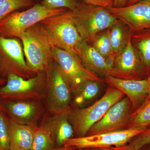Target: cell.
Wrapping results in <instances>:
<instances>
[{"label":"cell","mask_w":150,"mask_h":150,"mask_svg":"<svg viewBox=\"0 0 150 150\" xmlns=\"http://www.w3.org/2000/svg\"><path fill=\"white\" fill-rule=\"evenodd\" d=\"M77 0H43L41 4L50 10L66 8L72 11L77 5Z\"/></svg>","instance_id":"cell-27"},{"label":"cell","mask_w":150,"mask_h":150,"mask_svg":"<svg viewBox=\"0 0 150 150\" xmlns=\"http://www.w3.org/2000/svg\"><path fill=\"white\" fill-rule=\"evenodd\" d=\"M132 104L126 96L116 103L99 121L92 126L87 136L124 129L131 113Z\"/></svg>","instance_id":"cell-11"},{"label":"cell","mask_w":150,"mask_h":150,"mask_svg":"<svg viewBox=\"0 0 150 150\" xmlns=\"http://www.w3.org/2000/svg\"><path fill=\"white\" fill-rule=\"evenodd\" d=\"M23 46L25 62L35 74L46 71L53 60L52 45L40 23L30 28L19 38Z\"/></svg>","instance_id":"cell-1"},{"label":"cell","mask_w":150,"mask_h":150,"mask_svg":"<svg viewBox=\"0 0 150 150\" xmlns=\"http://www.w3.org/2000/svg\"><path fill=\"white\" fill-rule=\"evenodd\" d=\"M110 76L123 79H145L142 61L132 45L131 37L126 48L115 60Z\"/></svg>","instance_id":"cell-13"},{"label":"cell","mask_w":150,"mask_h":150,"mask_svg":"<svg viewBox=\"0 0 150 150\" xmlns=\"http://www.w3.org/2000/svg\"><path fill=\"white\" fill-rule=\"evenodd\" d=\"M128 0H113V7H122L126 5Z\"/></svg>","instance_id":"cell-31"},{"label":"cell","mask_w":150,"mask_h":150,"mask_svg":"<svg viewBox=\"0 0 150 150\" xmlns=\"http://www.w3.org/2000/svg\"><path fill=\"white\" fill-rule=\"evenodd\" d=\"M6 81V79L4 78H1L0 77V85L2 84L3 83H4Z\"/></svg>","instance_id":"cell-38"},{"label":"cell","mask_w":150,"mask_h":150,"mask_svg":"<svg viewBox=\"0 0 150 150\" xmlns=\"http://www.w3.org/2000/svg\"><path fill=\"white\" fill-rule=\"evenodd\" d=\"M104 58L106 70L108 73V76H110V73L115 64L116 57L115 54L111 52Z\"/></svg>","instance_id":"cell-30"},{"label":"cell","mask_w":150,"mask_h":150,"mask_svg":"<svg viewBox=\"0 0 150 150\" xmlns=\"http://www.w3.org/2000/svg\"><path fill=\"white\" fill-rule=\"evenodd\" d=\"M4 110L10 119L16 123L34 126V123L40 112L39 105L35 101L30 100H4Z\"/></svg>","instance_id":"cell-15"},{"label":"cell","mask_w":150,"mask_h":150,"mask_svg":"<svg viewBox=\"0 0 150 150\" xmlns=\"http://www.w3.org/2000/svg\"><path fill=\"white\" fill-rule=\"evenodd\" d=\"M43 126L51 131L59 147L73 138L74 129L70 123L69 113L54 115Z\"/></svg>","instance_id":"cell-18"},{"label":"cell","mask_w":150,"mask_h":150,"mask_svg":"<svg viewBox=\"0 0 150 150\" xmlns=\"http://www.w3.org/2000/svg\"><path fill=\"white\" fill-rule=\"evenodd\" d=\"M35 1H40V0H35Z\"/></svg>","instance_id":"cell-41"},{"label":"cell","mask_w":150,"mask_h":150,"mask_svg":"<svg viewBox=\"0 0 150 150\" xmlns=\"http://www.w3.org/2000/svg\"><path fill=\"white\" fill-rule=\"evenodd\" d=\"M107 9L118 20L126 25L132 33L150 28V4L144 0L130 6Z\"/></svg>","instance_id":"cell-12"},{"label":"cell","mask_w":150,"mask_h":150,"mask_svg":"<svg viewBox=\"0 0 150 150\" xmlns=\"http://www.w3.org/2000/svg\"><path fill=\"white\" fill-rule=\"evenodd\" d=\"M77 55L84 67L98 76H108L105 58L91 44L83 40L76 49Z\"/></svg>","instance_id":"cell-16"},{"label":"cell","mask_w":150,"mask_h":150,"mask_svg":"<svg viewBox=\"0 0 150 150\" xmlns=\"http://www.w3.org/2000/svg\"><path fill=\"white\" fill-rule=\"evenodd\" d=\"M1 108V105L0 103V108Z\"/></svg>","instance_id":"cell-40"},{"label":"cell","mask_w":150,"mask_h":150,"mask_svg":"<svg viewBox=\"0 0 150 150\" xmlns=\"http://www.w3.org/2000/svg\"><path fill=\"white\" fill-rule=\"evenodd\" d=\"M72 11L74 22L83 40L91 44L98 33L119 21L107 8L79 1Z\"/></svg>","instance_id":"cell-2"},{"label":"cell","mask_w":150,"mask_h":150,"mask_svg":"<svg viewBox=\"0 0 150 150\" xmlns=\"http://www.w3.org/2000/svg\"><path fill=\"white\" fill-rule=\"evenodd\" d=\"M35 4V0H0V21L13 12L30 8Z\"/></svg>","instance_id":"cell-24"},{"label":"cell","mask_w":150,"mask_h":150,"mask_svg":"<svg viewBox=\"0 0 150 150\" xmlns=\"http://www.w3.org/2000/svg\"><path fill=\"white\" fill-rule=\"evenodd\" d=\"M142 0H128L126 6H130L131 5L134 4L136 3L139 2Z\"/></svg>","instance_id":"cell-33"},{"label":"cell","mask_w":150,"mask_h":150,"mask_svg":"<svg viewBox=\"0 0 150 150\" xmlns=\"http://www.w3.org/2000/svg\"><path fill=\"white\" fill-rule=\"evenodd\" d=\"M52 55L53 60L69 82L72 93L85 81H103L99 76L87 69L77 55L54 46L52 47Z\"/></svg>","instance_id":"cell-10"},{"label":"cell","mask_w":150,"mask_h":150,"mask_svg":"<svg viewBox=\"0 0 150 150\" xmlns=\"http://www.w3.org/2000/svg\"><path fill=\"white\" fill-rule=\"evenodd\" d=\"M115 148H100V149L97 150H114Z\"/></svg>","instance_id":"cell-37"},{"label":"cell","mask_w":150,"mask_h":150,"mask_svg":"<svg viewBox=\"0 0 150 150\" xmlns=\"http://www.w3.org/2000/svg\"><path fill=\"white\" fill-rule=\"evenodd\" d=\"M35 127L9 119L10 150H31Z\"/></svg>","instance_id":"cell-17"},{"label":"cell","mask_w":150,"mask_h":150,"mask_svg":"<svg viewBox=\"0 0 150 150\" xmlns=\"http://www.w3.org/2000/svg\"><path fill=\"white\" fill-rule=\"evenodd\" d=\"M5 85L0 88V98L4 100H35L40 98L46 89L45 72L25 79L9 75Z\"/></svg>","instance_id":"cell-7"},{"label":"cell","mask_w":150,"mask_h":150,"mask_svg":"<svg viewBox=\"0 0 150 150\" xmlns=\"http://www.w3.org/2000/svg\"><path fill=\"white\" fill-rule=\"evenodd\" d=\"M87 4L99 6L105 8L113 6V0H77Z\"/></svg>","instance_id":"cell-29"},{"label":"cell","mask_w":150,"mask_h":150,"mask_svg":"<svg viewBox=\"0 0 150 150\" xmlns=\"http://www.w3.org/2000/svg\"><path fill=\"white\" fill-rule=\"evenodd\" d=\"M12 74L25 79L36 75L27 66L21 40L0 36V77L4 79Z\"/></svg>","instance_id":"cell-8"},{"label":"cell","mask_w":150,"mask_h":150,"mask_svg":"<svg viewBox=\"0 0 150 150\" xmlns=\"http://www.w3.org/2000/svg\"><path fill=\"white\" fill-rule=\"evenodd\" d=\"M74 148L71 146H63L60 147L55 148L53 150H74Z\"/></svg>","instance_id":"cell-32"},{"label":"cell","mask_w":150,"mask_h":150,"mask_svg":"<svg viewBox=\"0 0 150 150\" xmlns=\"http://www.w3.org/2000/svg\"><path fill=\"white\" fill-rule=\"evenodd\" d=\"M125 96L119 90L111 86L93 104L87 107L76 108L69 112L70 120L78 137L86 136L92 126L104 116L112 105Z\"/></svg>","instance_id":"cell-4"},{"label":"cell","mask_w":150,"mask_h":150,"mask_svg":"<svg viewBox=\"0 0 150 150\" xmlns=\"http://www.w3.org/2000/svg\"><path fill=\"white\" fill-rule=\"evenodd\" d=\"M139 150H150V144L146 145L142 147V149H140Z\"/></svg>","instance_id":"cell-36"},{"label":"cell","mask_w":150,"mask_h":150,"mask_svg":"<svg viewBox=\"0 0 150 150\" xmlns=\"http://www.w3.org/2000/svg\"><path fill=\"white\" fill-rule=\"evenodd\" d=\"M150 144V124L144 131L134 138L129 145L128 147L132 150H139L146 145Z\"/></svg>","instance_id":"cell-28"},{"label":"cell","mask_w":150,"mask_h":150,"mask_svg":"<svg viewBox=\"0 0 150 150\" xmlns=\"http://www.w3.org/2000/svg\"><path fill=\"white\" fill-rule=\"evenodd\" d=\"M67 10L66 8L48 9L41 3H38L26 10L15 11L0 21V36L19 39L26 30L44 19L60 14Z\"/></svg>","instance_id":"cell-5"},{"label":"cell","mask_w":150,"mask_h":150,"mask_svg":"<svg viewBox=\"0 0 150 150\" xmlns=\"http://www.w3.org/2000/svg\"><path fill=\"white\" fill-rule=\"evenodd\" d=\"M51 45L77 55L78 46L83 41L74 22L72 11L44 19L40 22Z\"/></svg>","instance_id":"cell-3"},{"label":"cell","mask_w":150,"mask_h":150,"mask_svg":"<svg viewBox=\"0 0 150 150\" xmlns=\"http://www.w3.org/2000/svg\"><path fill=\"white\" fill-rule=\"evenodd\" d=\"M100 83L97 81L88 80L79 85L72 92L75 106L81 108L88 104L99 93Z\"/></svg>","instance_id":"cell-20"},{"label":"cell","mask_w":150,"mask_h":150,"mask_svg":"<svg viewBox=\"0 0 150 150\" xmlns=\"http://www.w3.org/2000/svg\"><path fill=\"white\" fill-rule=\"evenodd\" d=\"M45 72L48 110L53 115L69 113L72 93L69 82L54 60Z\"/></svg>","instance_id":"cell-6"},{"label":"cell","mask_w":150,"mask_h":150,"mask_svg":"<svg viewBox=\"0 0 150 150\" xmlns=\"http://www.w3.org/2000/svg\"><path fill=\"white\" fill-rule=\"evenodd\" d=\"M146 79L148 83V92H149V96L148 97H150V74Z\"/></svg>","instance_id":"cell-34"},{"label":"cell","mask_w":150,"mask_h":150,"mask_svg":"<svg viewBox=\"0 0 150 150\" xmlns=\"http://www.w3.org/2000/svg\"><path fill=\"white\" fill-rule=\"evenodd\" d=\"M105 81L111 86L122 92L130 100L133 111L139 107L149 96L146 79H123L108 76L105 77Z\"/></svg>","instance_id":"cell-14"},{"label":"cell","mask_w":150,"mask_h":150,"mask_svg":"<svg viewBox=\"0 0 150 150\" xmlns=\"http://www.w3.org/2000/svg\"><path fill=\"white\" fill-rule=\"evenodd\" d=\"M114 150H132L127 146V145L121 147L115 148Z\"/></svg>","instance_id":"cell-35"},{"label":"cell","mask_w":150,"mask_h":150,"mask_svg":"<svg viewBox=\"0 0 150 150\" xmlns=\"http://www.w3.org/2000/svg\"><path fill=\"white\" fill-rule=\"evenodd\" d=\"M110 30L112 52L117 59L126 48L132 33L126 25L119 21Z\"/></svg>","instance_id":"cell-21"},{"label":"cell","mask_w":150,"mask_h":150,"mask_svg":"<svg viewBox=\"0 0 150 150\" xmlns=\"http://www.w3.org/2000/svg\"><path fill=\"white\" fill-rule=\"evenodd\" d=\"M91 44L104 58L110 54L112 52L110 28L98 33Z\"/></svg>","instance_id":"cell-25"},{"label":"cell","mask_w":150,"mask_h":150,"mask_svg":"<svg viewBox=\"0 0 150 150\" xmlns=\"http://www.w3.org/2000/svg\"><path fill=\"white\" fill-rule=\"evenodd\" d=\"M0 150H10L9 119L0 108Z\"/></svg>","instance_id":"cell-26"},{"label":"cell","mask_w":150,"mask_h":150,"mask_svg":"<svg viewBox=\"0 0 150 150\" xmlns=\"http://www.w3.org/2000/svg\"><path fill=\"white\" fill-rule=\"evenodd\" d=\"M55 140L51 131L45 126L34 128L31 150H53Z\"/></svg>","instance_id":"cell-23"},{"label":"cell","mask_w":150,"mask_h":150,"mask_svg":"<svg viewBox=\"0 0 150 150\" xmlns=\"http://www.w3.org/2000/svg\"><path fill=\"white\" fill-rule=\"evenodd\" d=\"M146 127L129 128L67 140L64 146L78 149L121 147L126 146L134 138L142 133Z\"/></svg>","instance_id":"cell-9"},{"label":"cell","mask_w":150,"mask_h":150,"mask_svg":"<svg viewBox=\"0 0 150 150\" xmlns=\"http://www.w3.org/2000/svg\"><path fill=\"white\" fill-rule=\"evenodd\" d=\"M144 1H146L148 2V3H149L150 4V0H144Z\"/></svg>","instance_id":"cell-39"},{"label":"cell","mask_w":150,"mask_h":150,"mask_svg":"<svg viewBox=\"0 0 150 150\" xmlns=\"http://www.w3.org/2000/svg\"><path fill=\"white\" fill-rule=\"evenodd\" d=\"M150 124V97L134 110L130 115L127 128L146 127Z\"/></svg>","instance_id":"cell-22"},{"label":"cell","mask_w":150,"mask_h":150,"mask_svg":"<svg viewBox=\"0 0 150 150\" xmlns=\"http://www.w3.org/2000/svg\"><path fill=\"white\" fill-rule=\"evenodd\" d=\"M131 41L142 61L146 79L150 74V28L132 33Z\"/></svg>","instance_id":"cell-19"}]
</instances>
